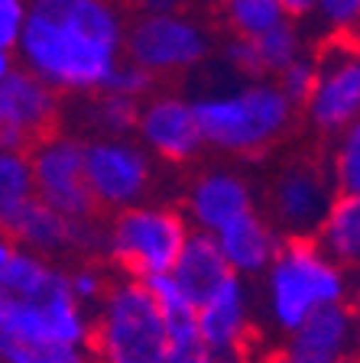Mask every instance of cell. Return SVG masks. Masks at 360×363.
Masks as SVG:
<instances>
[{"mask_svg": "<svg viewBox=\"0 0 360 363\" xmlns=\"http://www.w3.org/2000/svg\"><path fill=\"white\" fill-rule=\"evenodd\" d=\"M127 16L117 0H26L16 65L55 94H98L124 59Z\"/></svg>", "mask_w": 360, "mask_h": 363, "instance_id": "cell-1", "label": "cell"}, {"mask_svg": "<svg viewBox=\"0 0 360 363\" xmlns=\"http://www.w3.org/2000/svg\"><path fill=\"white\" fill-rule=\"evenodd\" d=\"M192 107L202 143L234 159L266 156L293 133L299 121V107L289 104V98L270 78L244 82L224 91H204L192 98Z\"/></svg>", "mask_w": 360, "mask_h": 363, "instance_id": "cell-2", "label": "cell"}, {"mask_svg": "<svg viewBox=\"0 0 360 363\" xmlns=\"http://www.w3.org/2000/svg\"><path fill=\"white\" fill-rule=\"evenodd\" d=\"M347 269L324 257L308 237H285L263 272V305L273 328L283 334L331 305H347Z\"/></svg>", "mask_w": 360, "mask_h": 363, "instance_id": "cell-3", "label": "cell"}, {"mask_svg": "<svg viewBox=\"0 0 360 363\" xmlns=\"http://www.w3.org/2000/svg\"><path fill=\"white\" fill-rule=\"evenodd\" d=\"M169 347L165 318L146 286L127 276L114 279L91 311L88 350L94 363H165Z\"/></svg>", "mask_w": 360, "mask_h": 363, "instance_id": "cell-4", "label": "cell"}, {"mask_svg": "<svg viewBox=\"0 0 360 363\" xmlns=\"http://www.w3.org/2000/svg\"><path fill=\"white\" fill-rule=\"evenodd\" d=\"M188 230L179 208L159 201H140L124 208L101 227V250L107 263L127 279H150L169 272L179 257Z\"/></svg>", "mask_w": 360, "mask_h": 363, "instance_id": "cell-5", "label": "cell"}, {"mask_svg": "<svg viewBox=\"0 0 360 363\" xmlns=\"http://www.w3.org/2000/svg\"><path fill=\"white\" fill-rule=\"evenodd\" d=\"M211 52H214L211 30L182 7L140 13L127 23V33H124V59L143 68L156 82L195 72L211 59Z\"/></svg>", "mask_w": 360, "mask_h": 363, "instance_id": "cell-6", "label": "cell"}, {"mask_svg": "<svg viewBox=\"0 0 360 363\" xmlns=\"http://www.w3.org/2000/svg\"><path fill=\"white\" fill-rule=\"evenodd\" d=\"M315 52V84L299 113L318 136H338L360 123V55L354 39H322Z\"/></svg>", "mask_w": 360, "mask_h": 363, "instance_id": "cell-7", "label": "cell"}, {"mask_svg": "<svg viewBox=\"0 0 360 363\" xmlns=\"http://www.w3.org/2000/svg\"><path fill=\"white\" fill-rule=\"evenodd\" d=\"M91 311L68 295L65 286L43 298H13L0 292V354L33 344L88 347Z\"/></svg>", "mask_w": 360, "mask_h": 363, "instance_id": "cell-8", "label": "cell"}, {"mask_svg": "<svg viewBox=\"0 0 360 363\" xmlns=\"http://www.w3.org/2000/svg\"><path fill=\"white\" fill-rule=\"evenodd\" d=\"M84 185L101 211H124L146 201L153 189V159L130 136L84 140Z\"/></svg>", "mask_w": 360, "mask_h": 363, "instance_id": "cell-9", "label": "cell"}, {"mask_svg": "<svg viewBox=\"0 0 360 363\" xmlns=\"http://www.w3.org/2000/svg\"><path fill=\"white\" fill-rule=\"evenodd\" d=\"M33 169V195L68 220H94V201L84 185V140L72 133H45L26 150Z\"/></svg>", "mask_w": 360, "mask_h": 363, "instance_id": "cell-10", "label": "cell"}, {"mask_svg": "<svg viewBox=\"0 0 360 363\" xmlns=\"http://www.w3.org/2000/svg\"><path fill=\"white\" fill-rule=\"evenodd\" d=\"M334 185H331L324 162L315 156H295L279 166V172L270 182V224L276 234L289 237H315L322 218L328 214L334 201Z\"/></svg>", "mask_w": 360, "mask_h": 363, "instance_id": "cell-11", "label": "cell"}, {"mask_svg": "<svg viewBox=\"0 0 360 363\" xmlns=\"http://www.w3.org/2000/svg\"><path fill=\"white\" fill-rule=\"evenodd\" d=\"M133 133L140 150L163 166H188L204 150L192 98L179 91H153L136 111Z\"/></svg>", "mask_w": 360, "mask_h": 363, "instance_id": "cell-12", "label": "cell"}, {"mask_svg": "<svg viewBox=\"0 0 360 363\" xmlns=\"http://www.w3.org/2000/svg\"><path fill=\"white\" fill-rule=\"evenodd\" d=\"M59 94L16 65L0 82V150H30L59 123Z\"/></svg>", "mask_w": 360, "mask_h": 363, "instance_id": "cell-13", "label": "cell"}, {"mask_svg": "<svg viewBox=\"0 0 360 363\" xmlns=\"http://www.w3.org/2000/svg\"><path fill=\"white\" fill-rule=\"evenodd\" d=\"M256 211V195L247 175H240L237 169L214 166L204 169L192 179L185 191V224L198 234H218L237 218Z\"/></svg>", "mask_w": 360, "mask_h": 363, "instance_id": "cell-14", "label": "cell"}, {"mask_svg": "<svg viewBox=\"0 0 360 363\" xmlns=\"http://www.w3.org/2000/svg\"><path fill=\"white\" fill-rule=\"evenodd\" d=\"M253 302L250 286L240 276H227L195 305V337L211 357L240 354L250 340Z\"/></svg>", "mask_w": 360, "mask_h": 363, "instance_id": "cell-15", "label": "cell"}, {"mask_svg": "<svg viewBox=\"0 0 360 363\" xmlns=\"http://www.w3.org/2000/svg\"><path fill=\"white\" fill-rule=\"evenodd\" d=\"M0 230L23 250H33L45 259L59 257V253L101 250V227H94V220H68L39 198H30Z\"/></svg>", "mask_w": 360, "mask_h": 363, "instance_id": "cell-16", "label": "cell"}, {"mask_svg": "<svg viewBox=\"0 0 360 363\" xmlns=\"http://www.w3.org/2000/svg\"><path fill=\"white\" fill-rule=\"evenodd\" d=\"M302 52H308V36L302 30V23L285 20L273 26L270 33H263L256 39H237L227 36L221 45V59L227 62L234 75L256 82V78H276L285 65H293Z\"/></svg>", "mask_w": 360, "mask_h": 363, "instance_id": "cell-17", "label": "cell"}, {"mask_svg": "<svg viewBox=\"0 0 360 363\" xmlns=\"http://www.w3.org/2000/svg\"><path fill=\"white\" fill-rule=\"evenodd\" d=\"M351 347L354 311L347 305H331L285 334L283 354L276 363H347Z\"/></svg>", "mask_w": 360, "mask_h": 363, "instance_id": "cell-18", "label": "cell"}, {"mask_svg": "<svg viewBox=\"0 0 360 363\" xmlns=\"http://www.w3.org/2000/svg\"><path fill=\"white\" fill-rule=\"evenodd\" d=\"M214 243L221 250L227 272L250 279V276H263L266 266L273 263L283 237L276 234V227L263 218L260 211H250L244 218H237L234 224H227L224 230L214 234Z\"/></svg>", "mask_w": 360, "mask_h": 363, "instance_id": "cell-19", "label": "cell"}, {"mask_svg": "<svg viewBox=\"0 0 360 363\" xmlns=\"http://www.w3.org/2000/svg\"><path fill=\"white\" fill-rule=\"evenodd\" d=\"M169 272H173L175 282L185 289L188 298L195 305L202 302L211 289L221 286V282L231 276L224 259H221V250H218V243H214V237L198 234V230H188L185 243H182L179 257H175Z\"/></svg>", "mask_w": 360, "mask_h": 363, "instance_id": "cell-20", "label": "cell"}, {"mask_svg": "<svg viewBox=\"0 0 360 363\" xmlns=\"http://www.w3.org/2000/svg\"><path fill=\"white\" fill-rule=\"evenodd\" d=\"M312 240L318 243V250L324 257H331L344 269L357 263L360 259V198L354 195L334 198Z\"/></svg>", "mask_w": 360, "mask_h": 363, "instance_id": "cell-21", "label": "cell"}, {"mask_svg": "<svg viewBox=\"0 0 360 363\" xmlns=\"http://www.w3.org/2000/svg\"><path fill=\"white\" fill-rule=\"evenodd\" d=\"M218 10L224 30L237 39H256L289 20L279 0H218Z\"/></svg>", "mask_w": 360, "mask_h": 363, "instance_id": "cell-22", "label": "cell"}, {"mask_svg": "<svg viewBox=\"0 0 360 363\" xmlns=\"http://www.w3.org/2000/svg\"><path fill=\"white\" fill-rule=\"evenodd\" d=\"M33 195V169L23 150H0V227Z\"/></svg>", "mask_w": 360, "mask_h": 363, "instance_id": "cell-23", "label": "cell"}, {"mask_svg": "<svg viewBox=\"0 0 360 363\" xmlns=\"http://www.w3.org/2000/svg\"><path fill=\"white\" fill-rule=\"evenodd\" d=\"M334 195H354L360 198V123L347 127L344 133L331 136V152L324 162Z\"/></svg>", "mask_w": 360, "mask_h": 363, "instance_id": "cell-24", "label": "cell"}, {"mask_svg": "<svg viewBox=\"0 0 360 363\" xmlns=\"http://www.w3.org/2000/svg\"><path fill=\"white\" fill-rule=\"evenodd\" d=\"M88 123L91 130H98L94 136H130L136 123V111L140 104L127 98H117V94H88Z\"/></svg>", "mask_w": 360, "mask_h": 363, "instance_id": "cell-25", "label": "cell"}, {"mask_svg": "<svg viewBox=\"0 0 360 363\" xmlns=\"http://www.w3.org/2000/svg\"><path fill=\"white\" fill-rule=\"evenodd\" d=\"M111 282H114L111 272H107L101 263H94V259H84V263H78L75 269H65L68 295H72V298H75L82 308H88V311H94V305L107 295Z\"/></svg>", "mask_w": 360, "mask_h": 363, "instance_id": "cell-26", "label": "cell"}, {"mask_svg": "<svg viewBox=\"0 0 360 363\" xmlns=\"http://www.w3.org/2000/svg\"><path fill=\"white\" fill-rule=\"evenodd\" d=\"M324 39H354L360 23V0H315L312 10Z\"/></svg>", "mask_w": 360, "mask_h": 363, "instance_id": "cell-27", "label": "cell"}, {"mask_svg": "<svg viewBox=\"0 0 360 363\" xmlns=\"http://www.w3.org/2000/svg\"><path fill=\"white\" fill-rule=\"evenodd\" d=\"M101 91H104V94H117V98H127V101L143 104V101L156 91V78L146 75L143 68H136L133 62L120 59L117 68L107 75V82H104V88H101Z\"/></svg>", "mask_w": 360, "mask_h": 363, "instance_id": "cell-28", "label": "cell"}, {"mask_svg": "<svg viewBox=\"0 0 360 363\" xmlns=\"http://www.w3.org/2000/svg\"><path fill=\"white\" fill-rule=\"evenodd\" d=\"M315 72H318L315 52L308 49V52H302L293 65H285L273 82H276V88L289 98V104L302 107L305 104V98H308V91H312V84H315Z\"/></svg>", "mask_w": 360, "mask_h": 363, "instance_id": "cell-29", "label": "cell"}, {"mask_svg": "<svg viewBox=\"0 0 360 363\" xmlns=\"http://www.w3.org/2000/svg\"><path fill=\"white\" fill-rule=\"evenodd\" d=\"M7 363H94L88 347L75 344H33V347H10Z\"/></svg>", "mask_w": 360, "mask_h": 363, "instance_id": "cell-30", "label": "cell"}, {"mask_svg": "<svg viewBox=\"0 0 360 363\" xmlns=\"http://www.w3.org/2000/svg\"><path fill=\"white\" fill-rule=\"evenodd\" d=\"M26 20V0H0V49L13 52Z\"/></svg>", "mask_w": 360, "mask_h": 363, "instance_id": "cell-31", "label": "cell"}, {"mask_svg": "<svg viewBox=\"0 0 360 363\" xmlns=\"http://www.w3.org/2000/svg\"><path fill=\"white\" fill-rule=\"evenodd\" d=\"M165 363H214V357H211L198 340H192V344H173Z\"/></svg>", "mask_w": 360, "mask_h": 363, "instance_id": "cell-32", "label": "cell"}, {"mask_svg": "<svg viewBox=\"0 0 360 363\" xmlns=\"http://www.w3.org/2000/svg\"><path fill=\"white\" fill-rule=\"evenodd\" d=\"M16 257H20V243H13L4 230H0V289L7 286L10 279V269H13Z\"/></svg>", "mask_w": 360, "mask_h": 363, "instance_id": "cell-33", "label": "cell"}, {"mask_svg": "<svg viewBox=\"0 0 360 363\" xmlns=\"http://www.w3.org/2000/svg\"><path fill=\"white\" fill-rule=\"evenodd\" d=\"M279 4H283L285 16H289V20H295V23L308 20V16H312V10H315V0H279Z\"/></svg>", "mask_w": 360, "mask_h": 363, "instance_id": "cell-34", "label": "cell"}, {"mask_svg": "<svg viewBox=\"0 0 360 363\" xmlns=\"http://www.w3.org/2000/svg\"><path fill=\"white\" fill-rule=\"evenodd\" d=\"M143 13H159V10H179L182 0H136Z\"/></svg>", "mask_w": 360, "mask_h": 363, "instance_id": "cell-35", "label": "cell"}, {"mask_svg": "<svg viewBox=\"0 0 360 363\" xmlns=\"http://www.w3.org/2000/svg\"><path fill=\"white\" fill-rule=\"evenodd\" d=\"M13 68H16V55L10 52V49H0V82H4Z\"/></svg>", "mask_w": 360, "mask_h": 363, "instance_id": "cell-36", "label": "cell"}, {"mask_svg": "<svg viewBox=\"0 0 360 363\" xmlns=\"http://www.w3.org/2000/svg\"><path fill=\"white\" fill-rule=\"evenodd\" d=\"M214 363H250L247 357H244V350L240 354H227V357H214Z\"/></svg>", "mask_w": 360, "mask_h": 363, "instance_id": "cell-37", "label": "cell"}, {"mask_svg": "<svg viewBox=\"0 0 360 363\" xmlns=\"http://www.w3.org/2000/svg\"><path fill=\"white\" fill-rule=\"evenodd\" d=\"M0 363H7V357H4V354H0Z\"/></svg>", "mask_w": 360, "mask_h": 363, "instance_id": "cell-38", "label": "cell"}]
</instances>
